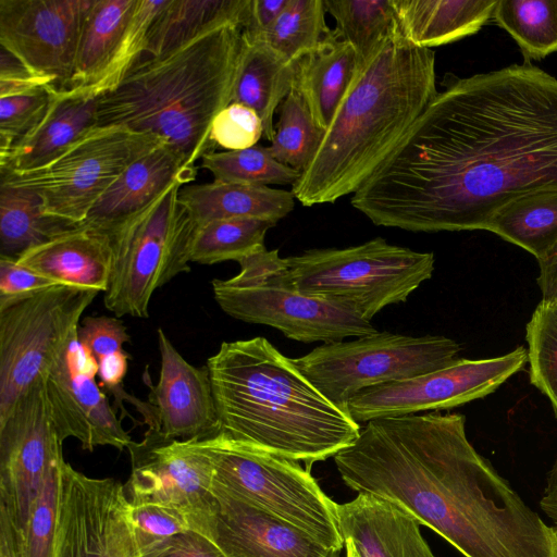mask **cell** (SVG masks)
<instances>
[{
  "label": "cell",
  "instance_id": "cell-20",
  "mask_svg": "<svg viewBox=\"0 0 557 557\" xmlns=\"http://www.w3.org/2000/svg\"><path fill=\"white\" fill-rule=\"evenodd\" d=\"M210 539L225 557H341L302 530L212 487Z\"/></svg>",
  "mask_w": 557,
  "mask_h": 557
},
{
  "label": "cell",
  "instance_id": "cell-21",
  "mask_svg": "<svg viewBox=\"0 0 557 557\" xmlns=\"http://www.w3.org/2000/svg\"><path fill=\"white\" fill-rule=\"evenodd\" d=\"M197 172L198 166H189L183 154L165 141L133 162L94 205L82 224L109 232L174 185L194 182Z\"/></svg>",
  "mask_w": 557,
  "mask_h": 557
},
{
  "label": "cell",
  "instance_id": "cell-47",
  "mask_svg": "<svg viewBox=\"0 0 557 557\" xmlns=\"http://www.w3.org/2000/svg\"><path fill=\"white\" fill-rule=\"evenodd\" d=\"M141 557H225L208 536L188 531L141 550Z\"/></svg>",
  "mask_w": 557,
  "mask_h": 557
},
{
  "label": "cell",
  "instance_id": "cell-36",
  "mask_svg": "<svg viewBox=\"0 0 557 557\" xmlns=\"http://www.w3.org/2000/svg\"><path fill=\"white\" fill-rule=\"evenodd\" d=\"M325 12L324 0H288L274 24L255 40L265 42L295 64L331 34Z\"/></svg>",
  "mask_w": 557,
  "mask_h": 557
},
{
  "label": "cell",
  "instance_id": "cell-53",
  "mask_svg": "<svg viewBox=\"0 0 557 557\" xmlns=\"http://www.w3.org/2000/svg\"><path fill=\"white\" fill-rule=\"evenodd\" d=\"M344 548L346 550L345 557H360L359 554L357 553L355 546L352 545V543L350 541H348V540L345 541Z\"/></svg>",
  "mask_w": 557,
  "mask_h": 557
},
{
  "label": "cell",
  "instance_id": "cell-17",
  "mask_svg": "<svg viewBox=\"0 0 557 557\" xmlns=\"http://www.w3.org/2000/svg\"><path fill=\"white\" fill-rule=\"evenodd\" d=\"M92 0H0V46L36 75L70 89Z\"/></svg>",
  "mask_w": 557,
  "mask_h": 557
},
{
  "label": "cell",
  "instance_id": "cell-30",
  "mask_svg": "<svg viewBox=\"0 0 557 557\" xmlns=\"http://www.w3.org/2000/svg\"><path fill=\"white\" fill-rule=\"evenodd\" d=\"M484 230L539 260L557 242V189L536 190L510 199L490 216Z\"/></svg>",
  "mask_w": 557,
  "mask_h": 557
},
{
  "label": "cell",
  "instance_id": "cell-4",
  "mask_svg": "<svg viewBox=\"0 0 557 557\" xmlns=\"http://www.w3.org/2000/svg\"><path fill=\"white\" fill-rule=\"evenodd\" d=\"M220 432L311 465L355 443L361 426L267 338L223 342L207 360Z\"/></svg>",
  "mask_w": 557,
  "mask_h": 557
},
{
  "label": "cell",
  "instance_id": "cell-44",
  "mask_svg": "<svg viewBox=\"0 0 557 557\" xmlns=\"http://www.w3.org/2000/svg\"><path fill=\"white\" fill-rule=\"evenodd\" d=\"M263 136V124L255 110L232 102L213 119L210 138L225 151L243 150L257 145Z\"/></svg>",
  "mask_w": 557,
  "mask_h": 557
},
{
  "label": "cell",
  "instance_id": "cell-25",
  "mask_svg": "<svg viewBox=\"0 0 557 557\" xmlns=\"http://www.w3.org/2000/svg\"><path fill=\"white\" fill-rule=\"evenodd\" d=\"M295 199L292 190L215 181L187 184L178 191V201L196 226L228 219L278 222L293 211Z\"/></svg>",
  "mask_w": 557,
  "mask_h": 557
},
{
  "label": "cell",
  "instance_id": "cell-52",
  "mask_svg": "<svg viewBox=\"0 0 557 557\" xmlns=\"http://www.w3.org/2000/svg\"><path fill=\"white\" fill-rule=\"evenodd\" d=\"M540 506L557 529V459L547 473L546 484L540 500Z\"/></svg>",
  "mask_w": 557,
  "mask_h": 557
},
{
  "label": "cell",
  "instance_id": "cell-28",
  "mask_svg": "<svg viewBox=\"0 0 557 557\" xmlns=\"http://www.w3.org/2000/svg\"><path fill=\"white\" fill-rule=\"evenodd\" d=\"M243 37L232 102L251 108L263 124V137L275 135L274 112L293 87L295 64L260 40ZM231 102V103H232Z\"/></svg>",
  "mask_w": 557,
  "mask_h": 557
},
{
  "label": "cell",
  "instance_id": "cell-18",
  "mask_svg": "<svg viewBox=\"0 0 557 557\" xmlns=\"http://www.w3.org/2000/svg\"><path fill=\"white\" fill-rule=\"evenodd\" d=\"M96 375L97 360L76 332L59 363L44 379L59 433L63 441L77 438L88 451L107 445L127 449L134 441L96 383Z\"/></svg>",
  "mask_w": 557,
  "mask_h": 557
},
{
  "label": "cell",
  "instance_id": "cell-1",
  "mask_svg": "<svg viewBox=\"0 0 557 557\" xmlns=\"http://www.w3.org/2000/svg\"><path fill=\"white\" fill-rule=\"evenodd\" d=\"M543 189H557V78L525 62L449 79L351 205L379 226L473 231Z\"/></svg>",
  "mask_w": 557,
  "mask_h": 557
},
{
  "label": "cell",
  "instance_id": "cell-50",
  "mask_svg": "<svg viewBox=\"0 0 557 557\" xmlns=\"http://www.w3.org/2000/svg\"><path fill=\"white\" fill-rule=\"evenodd\" d=\"M537 285L542 293V300L557 301V242L537 260Z\"/></svg>",
  "mask_w": 557,
  "mask_h": 557
},
{
  "label": "cell",
  "instance_id": "cell-26",
  "mask_svg": "<svg viewBox=\"0 0 557 557\" xmlns=\"http://www.w3.org/2000/svg\"><path fill=\"white\" fill-rule=\"evenodd\" d=\"M361 63L348 42L332 29L312 52L295 63L293 86L302 95L317 125L326 131Z\"/></svg>",
  "mask_w": 557,
  "mask_h": 557
},
{
  "label": "cell",
  "instance_id": "cell-23",
  "mask_svg": "<svg viewBox=\"0 0 557 557\" xmlns=\"http://www.w3.org/2000/svg\"><path fill=\"white\" fill-rule=\"evenodd\" d=\"M17 263L61 285L107 292L113 249L109 233L75 225L16 258Z\"/></svg>",
  "mask_w": 557,
  "mask_h": 557
},
{
  "label": "cell",
  "instance_id": "cell-5",
  "mask_svg": "<svg viewBox=\"0 0 557 557\" xmlns=\"http://www.w3.org/2000/svg\"><path fill=\"white\" fill-rule=\"evenodd\" d=\"M242 33L236 24H223L166 54L143 55L112 91L98 98L96 125L154 134L196 166L215 151L211 124L232 102Z\"/></svg>",
  "mask_w": 557,
  "mask_h": 557
},
{
  "label": "cell",
  "instance_id": "cell-49",
  "mask_svg": "<svg viewBox=\"0 0 557 557\" xmlns=\"http://www.w3.org/2000/svg\"><path fill=\"white\" fill-rule=\"evenodd\" d=\"M288 0H250L249 11L243 26V35L258 39L277 20Z\"/></svg>",
  "mask_w": 557,
  "mask_h": 557
},
{
  "label": "cell",
  "instance_id": "cell-43",
  "mask_svg": "<svg viewBox=\"0 0 557 557\" xmlns=\"http://www.w3.org/2000/svg\"><path fill=\"white\" fill-rule=\"evenodd\" d=\"M129 517L140 552L174 535L197 532L187 513L156 503H131Z\"/></svg>",
  "mask_w": 557,
  "mask_h": 557
},
{
  "label": "cell",
  "instance_id": "cell-41",
  "mask_svg": "<svg viewBox=\"0 0 557 557\" xmlns=\"http://www.w3.org/2000/svg\"><path fill=\"white\" fill-rule=\"evenodd\" d=\"M64 458L48 470L32 504L23 537V557H53L60 493V474Z\"/></svg>",
  "mask_w": 557,
  "mask_h": 557
},
{
  "label": "cell",
  "instance_id": "cell-31",
  "mask_svg": "<svg viewBox=\"0 0 557 557\" xmlns=\"http://www.w3.org/2000/svg\"><path fill=\"white\" fill-rule=\"evenodd\" d=\"M138 0H92L81 30L70 89L92 83L109 63Z\"/></svg>",
  "mask_w": 557,
  "mask_h": 557
},
{
  "label": "cell",
  "instance_id": "cell-19",
  "mask_svg": "<svg viewBox=\"0 0 557 557\" xmlns=\"http://www.w3.org/2000/svg\"><path fill=\"white\" fill-rule=\"evenodd\" d=\"M161 356L159 381L149 386L148 428L177 440L202 438L220 432L207 366L197 368L177 351L165 332L157 331Z\"/></svg>",
  "mask_w": 557,
  "mask_h": 557
},
{
  "label": "cell",
  "instance_id": "cell-38",
  "mask_svg": "<svg viewBox=\"0 0 557 557\" xmlns=\"http://www.w3.org/2000/svg\"><path fill=\"white\" fill-rule=\"evenodd\" d=\"M200 166L213 175V181L246 185H294L300 171L275 160L268 147L235 151H214L206 154Z\"/></svg>",
  "mask_w": 557,
  "mask_h": 557
},
{
  "label": "cell",
  "instance_id": "cell-12",
  "mask_svg": "<svg viewBox=\"0 0 557 557\" xmlns=\"http://www.w3.org/2000/svg\"><path fill=\"white\" fill-rule=\"evenodd\" d=\"M99 293L55 285L0 307V419L59 363Z\"/></svg>",
  "mask_w": 557,
  "mask_h": 557
},
{
  "label": "cell",
  "instance_id": "cell-40",
  "mask_svg": "<svg viewBox=\"0 0 557 557\" xmlns=\"http://www.w3.org/2000/svg\"><path fill=\"white\" fill-rule=\"evenodd\" d=\"M530 383L544 394L557 419V301L541 300L525 326Z\"/></svg>",
  "mask_w": 557,
  "mask_h": 557
},
{
  "label": "cell",
  "instance_id": "cell-7",
  "mask_svg": "<svg viewBox=\"0 0 557 557\" xmlns=\"http://www.w3.org/2000/svg\"><path fill=\"white\" fill-rule=\"evenodd\" d=\"M285 276L302 294L337 299L370 321L404 302L432 277L433 252H420L376 237L346 248H314L284 258Z\"/></svg>",
  "mask_w": 557,
  "mask_h": 557
},
{
  "label": "cell",
  "instance_id": "cell-46",
  "mask_svg": "<svg viewBox=\"0 0 557 557\" xmlns=\"http://www.w3.org/2000/svg\"><path fill=\"white\" fill-rule=\"evenodd\" d=\"M55 285L61 284L21 265L14 258L0 256V307Z\"/></svg>",
  "mask_w": 557,
  "mask_h": 557
},
{
  "label": "cell",
  "instance_id": "cell-29",
  "mask_svg": "<svg viewBox=\"0 0 557 557\" xmlns=\"http://www.w3.org/2000/svg\"><path fill=\"white\" fill-rule=\"evenodd\" d=\"M250 0H168L147 36L146 54L160 57L223 25L243 28Z\"/></svg>",
  "mask_w": 557,
  "mask_h": 557
},
{
  "label": "cell",
  "instance_id": "cell-42",
  "mask_svg": "<svg viewBox=\"0 0 557 557\" xmlns=\"http://www.w3.org/2000/svg\"><path fill=\"white\" fill-rule=\"evenodd\" d=\"M54 86L0 98V156L32 132L44 119L54 92Z\"/></svg>",
  "mask_w": 557,
  "mask_h": 557
},
{
  "label": "cell",
  "instance_id": "cell-8",
  "mask_svg": "<svg viewBox=\"0 0 557 557\" xmlns=\"http://www.w3.org/2000/svg\"><path fill=\"white\" fill-rule=\"evenodd\" d=\"M213 463V485L234 499L302 530L342 550L337 504L298 461L237 443L219 432L202 437Z\"/></svg>",
  "mask_w": 557,
  "mask_h": 557
},
{
  "label": "cell",
  "instance_id": "cell-45",
  "mask_svg": "<svg viewBox=\"0 0 557 557\" xmlns=\"http://www.w3.org/2000/svg\"><path fill=\"white\" fill-rule=\"evenodd\" d=\"M77 336L96 360L123 351L124 344L131 342L124 322L117 317H86L77 329Z\"/></svg>",
  "mask_w": 557,
  "mask_h": 557
},
{
  "label": "cell",
  "instance_id": "cell-37",
  "mask_svg": "<svg viewBox=\"0 0 557 557\" xmlns=\"http://www.w3.org/2000/svg\"><path fill=\"white\" fill-rule=\"evenodd\" d=\"M324 133L302 95L293 86L280 104L275 135L268 149L275 160L301 172L314 157Z\"/></svg>",
  "mask_w": 557,
  "mask_h": 557
},
{
  "label": "cell",
  "instance_id": "cell-32",
  "mask_svg": "<svg viewBox=\"0 0 557 557\" xmlns=\"http://www.w3.org/2000/svg\"><path fill=\"white\" fill-rule=\"evenodd\" d=\"M73 226L48 215L33 190L0 183V256L16 259Z\"/></svg>",
  "mask_w": 557,
  "mask_h": 557
},
{
  "label": "cell",
  "instance_id": "cell-3",
  "mask_svg": "<svg viewBox=\"0 0 557 557\" xmlns=\"http://www.w3.org/2000/svg\"><path fill=\"white\" fill-rule=\"evenodd\" d=\"M435 54L398 24L360 65L319 148L293 185L304 206L355 194L437 95Z\"/></svg>",
  "mask_w": 557,
  "mask_h": 557
},
{
  "label": "cell",
  "instance_id": "cell-33",
  "mask_svg": "<svg viewBox=\"0 0 557 557\" xmlns=\"http://www.w3.org/2000/svg\"><path fill=\"white\" fill-rule=\"evenodd\" d=\"M277 222L262 219L215 220L195 228L190 262L214 264L242 259L264 248L267 232Z\"/></svg>",
  "mask_w": 557,
  "mask_h": 557
},
{
  "label": "cell",
  "instance_id": "cell-9",
  "mask_svg": "<svg viewBox=\"0 0 557 557\" xmlns=\"http://www.w3.org/2000/svg\"><path fill=\"white\" fill-rule=\"evenodd\" d=\"M174 185L143 210L110 230L113 262L103 304L115 317H149L153 293L190 272L189 249L196 228Z\"/></svg>",
  "mask_w": 557,
  "mask_h": 557
},
{
  "label": "cell",
  "instance_id": "cell-11",
  "mask_svg": "<svg viewBox=\"0 0 557 557\" xmlns=\"http://www.w3.org/2000/svg\"><path fill=\"white\" fill-rule=\"evenodd\" d=\"M459 350V344L444 335L377 331L322 344L294 362L326 399L347 411L359 392L441 369L457 359Z\"/></svg>",
  "mask_w": 557,
  "mask_h": 557
},
{
  "label": "cell",
  "instance_id": "cell-16",
  "mask_svg": "<svg viewBox=\"0 0 557 557\" xmlns=\"http://www.w3.org/2000/svg\"><path fill=\"white\" fill-rule=\"evenodd\" d=\"M44 379L0 419V509L23 534L48 470L63 458Z\"/></svg>",
  "mask_w": 557,
  "mask_h": 557
},
{
  "label": "cell",
  "instance_id": "cell-15",
  "mask_svg": "<svg viewBox=\"0 0 557 557\" xmlns=\"http://www.w3.org/2000/svg\"><path fill=\"white\" fill-rule=\"evenodd\" d=\"M125 485L64 462L53 557H141Z\"/></svg>",
  "mask_w": 557,
  "mask_h": 557
},
{
  "label": "cell",
  "instance_id": "cell-10",
  "mask_svg": "<svg viewBox=\"0 0 557 557\" xmlns=\"http://www.w3.org/2000/svg\"><path fill=\"white\" fill-rule=\"evenodd\" d=\"M163 143L123 125H96L41 166L0 173V183L33 190L48 215L78 225L133 162Z\"/></svg>",
  "mask_w": 557,
  "mask_h": 557
},
{
  "label": "cell",
  "instance_id": "cell-14",
  "mask_svg": "<svg viewBox=\"0 0 557 557\" xmlns=\"http://www.w3.org/2000/svg\"><path fill=\"white\" fill-rule=\"evenodd\" d=\"M132 473L125 484L132 504L156 503L187 513L210 539L215 508L213 463L201 438L177 440L148 428L127 448Z\"/></svg>",
  "mask_w": 557,
  "mask_h": 557
},
{
  "label": "cell",
  "instance_id": "cell-24",
  "mask_svg": "<svg viewBox=\"0 0 557 557\" xmlns=\"http://www.w3.org/2000/svg\"><path fill=\"white\" fill-rule=\"evenodd\" d=\"M98 98L58 89L41 122L5 154L0 173L39 168L57 157L85 132L96 126Z\"/></svg>",
  "mask_w": 557,
  "mask_h": 557
},
{
  "label": "cell",
  "instance_id": "cell-2",
  "mask_svg": "<svg viewBox=\"0 0 557 557\" xmlns=\"http://www.w3.org/2000/svg\"><path fill=\"white\" fill-rule=\"evenodd\" d=\"M333 458L348 487L395 504L465 557H532L544 534L543 519L471 445L463 414L373 419Z\"/></svg>",
  "mask_w": 557,
  "mask_h": 557
},
{
  "label": "cell",
  "instance_id": "cell-34",
  "mask_svg": "<svg viewBox=\"0 0 557 557\" xmlns=\"http://www.w3.org/2000/svg\"><path fill=\"white\" fill-rule=\"evenodd\" d=\"M527 62L557 52V0H497L493 16Z\"/></svg>",
  "mask_w": 557,
  "mask_h": 557
},
{
  "label": "cell",
  "instance_id": "cell-22",
  "mask_svg": "<svg viewBox=\"0 0 557 557\" xmlns=\"http://www.w3.org/2000/svg\"><path fill=\"white\" fill-rule=\"evenodd\" d=\"M344 541L360 557H435L420 532V522L395 504L367 493L337 504Z\"/></svg>",
  "mask_w": 557,
  "mask_h": 557
},
{
  "label": "cell",
  "instance_id": "cell-48",
  "mask_svg": "<svg viewBox=\"0 0 557 557\" xmlns=\"http://www.w3.org/2000/svg\"><path fill=\"white\" fill-rule=\"evenodd\" d=\"M44 86H54V84L51 79L33 73L16 57L1 47L0 98L25 94Z\"/></svg>",
  "mask_w": 557,
  "mask_h": 557
},
{
  "label": "cell",
  "instance_id": "cell-35",
  "mask_svg": "<svg viewBox=\"0 0 557 557\" xmlns=\"http://www.w3.org/2000/svg\"><path fill=\"white\" fill-rule=\"evenodd\" d=\"M336 21L334 34L348 42L362 64L395 28L393 0H324Z\"/></svg>",
  "mask_w": 557,
  "mask_h": 557
},
{
  "label": "cell",
  "instance_id": "cell-39",
  "mask_svg": "<svg viewBox=\"0 0 557 557\" xmlns=\"http://www.w3.org/2000/svg\"><path fill=\"white\" fill-rule=\"evenodd\" d=\"M166 1L138 0L122 40L100 75L84 88L65 90L71 95L88 98H99L112 91L129 69L146 53L149 28Z\"/></svg>",
  "mask_w": 557,
  "mask_h": 557
},
{
  "label": "cell",
  "instance_id": "cell-13",
  "mask_svg": "<svg viewBox=\"0 0 557 557\" xmlns=\"http://www.w3.org/2000/svg\"><path fill=\"white\" fill-rule=\"evenodd\" d=\"M528 362L523 346L490 359H455L432 372L363 389L349 399L347 411L357 423L450 409L495 392Z\"/></svg>",
  "mask_w": 557,
  "mask_h": 557
},
{
  "label": "cell",
  "instance_id": "cell-6",
  "mask_svg": "<svg viewBox=\"0 0 557 557\" xmlns=\"http://www.w3.org/2000/svg\"><path fill=\"white\" fill-rule=\"evenodd\" d=\"M238 264L240 270L233 277L212 281L216 304L234 319L274 327L307 344L377 332L352 306L297 290L285 276V261L277 249L264 247Z\"/></svg>",
  "mask_w": 557,
  "mask_h": 557
},
{
  "label": "cell",
  "instance_id": "cell-27",
  "mask_svg": "<svg viewBox=\"0 0 557 557\" xmlns=\"http://www.w3.org/2000/svg\"><path fill=\"white\" fill-rule=\"evenodd\" d=\"M497 0H393L404 37L431 49L475 34L493 16Z\"/></svg>",
  "mask_w": 557,
  "mask_h": 557
},
{
  "label": "cell",
  "instance_id": "cell-51",
  "mask_svg": "<svg viewBox=\"0 0 557 557\" xmlns=\"http://www.w3.org/2000/svg\"><path fill=\"white\" fill-rule=\"evenodd\" d=\"M0 557H23V537L9 516L0 509Z\"/></svg>",
  "mask_w": 557,
  "mask_h": 557
}]
</instances>
